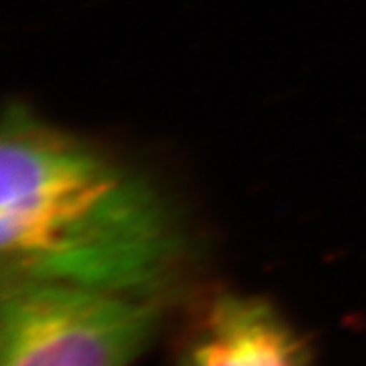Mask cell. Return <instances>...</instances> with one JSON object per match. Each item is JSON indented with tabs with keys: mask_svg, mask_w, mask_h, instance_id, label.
Instances as JSON below:
<instances>
[{
	"mask_svg": "<svg viewBox=\"0 0 366 366\" xmlns=\"http://www.w3.org/2000/svg\"><path fill=\"white\" fill-rule=\"evenodd\" d=\"M182 249L143 173L9 102L0 129L2 279L153 295Z\"/></svg>",
	"mask_w": 366,
	"mask_h": 366,
	"instance_id": "cell-1",
	"label": "cell"
},
{
	"mask_svg": "<svg viewBox=\"0 0 366 366\" xmlns=\"http://www.w3.org/2000/svg\"><path fill=\"white\" fill-rule=\"evenodd\" d=\"M157 317L153 295L2 279L0 366H129Z\"/></svg>",
	"mask_w": 366,
	"mask_h": 366,
	"instance_id": "cell-2",
	"label": "cell"
},
{
	"mask_svg": "<svg viewBox=\"0 0 366 366\" xmlns=\"http://www.w3.org/2000/svg\"><path fill=\"white\" fill-rule=\"evenodd\" d=\"M183 366H307L293 327L259 297L214 301Z\"/></svg>",
	"mask_w": 366,
	"mask_h": 366,
	"instance_id": "cell-3",
	"label": "cell"
}]
</instances>
